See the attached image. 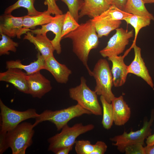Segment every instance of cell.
<instances>
[{"label": "cell", "instance_id": "6da1fadb", "mask_svg": "<svg viewBox=\"0 0 154 154\" xmlns=\"http://www.w3.org/2000/svg\"><path fill=\"white\" fill-rule=\"evenodd\" d=\"M72 41V50L86 68L89 74L92 76V71L88 65L89 53L96 48L99 44L98 35L90 20L80 24L78 27L63 37Z\"/></svg>", "mask_w": 154, "mask_h": 154}, {"label": "cell", "instance_id": "7a4b0ae2", "mask_svg": "<svg viewBox=\"0 0 154 154\" xmlns=\"http://www.w3.org/2000/svg\"><path fill=\"white\" fill-rule=\"evenodd\" d=\"M35 126L34 123L24 122L8 131L5 137L7 148L10 147L13 154H25L27 149L33 143Z\"/></svg>", "mask_w": 154, "mask_h": 154}, {"label": "cell", "instance_id": "3957f363", "mask_svg": "<svg viewBox=\"0 0 154 154\" xmlns=\"http://www.w3.org/2000/svg\"><path fill=\"white\" fill-rule=\"evenodd\" d=\"M94 128V125L92 124L84 125L82 123H78L71 127L67 124L62 127L60 133L48 139V150L55 154L60 149L73 145L78 136Z\"/></svg>", "mask_w": 154, "mask_h": 154}, {"label": "cell", "instance_id": "277c9868", "mask_svg": "<svg viewBox=\"0 0 154 154\" xmlns=\"http://www.w3.org/2000/svg\"><path fill=\"white\" fill-rule=\"evenodd\" d=\"M92 114L90 112L77 104L65 108L55 111L46 110L39 114L35 119V121L34 123L37 125L42 122L49 121L55 125L58 131H60L73 118L84 114Z\"/></svg>", "mask_w": 154, "mask_h": 154}, {"label": "cell", "instance_id": "5b68a950", "mask_svg": "<svg viewBox=\"0 0 154 154\" xmlns=\"http://www.w3.org/2000/svg\"><path fill=\"white\" fill-rule=\"evenodd\" d=\"M96 85L94 91L98 95L102 96L109 103L115 97L112 91L113 85V76L108 61L100 59L95 64L92 71Z\"/></svg>", "mask_w": 154, "mask_h": 154}, {"label": "cell", "instance_id": "8992f818", "mask_svg": "<svg viewBox=\"0 0 154 154\" xmlns=\"http://www.w3.org/2000/svg\"><path fill=\"white\" fill-rule=\"evenodd\" d=\"M70 98L76 101L82 107L96 116L102 115V108L99 104L96 92L88 86L84 77L80 78V84L69 89Z\"/></svg>", "mask_w": 154, "mask_h": 154}, {"label": "cell", "instance_id": "52a82bcc", "mask_svg": "<svg viewBox=\"0 0 154 154\" xmlns=\"http://www.w3.org/2000/svg\"><path fill=\"white\" fill-rule=\"evenodd\" d=\"M154 121V110H152L151 117L149 121H144L142 127L136 131L131 130L127 133L124 131L123 134L110 138L112 145L117 147L121 152L124 153L125 148L130 145L140 144L143 145L144 141L147 138L151 135L152 126Z\"/></svg>", "mask_w": 154, "mask_h": 154}, {"label": "cell", "instance_id": "ba28073f", "mask_svg": "<svg viewBox=\"0 0 154 154\" xmlns=\"http://www.w3.org/2000/svg\"><path fill=\"white\" fill-rule=\"evenodd\" d=\"M0 108L1 121L0 133H6L25 120L31 118L35 119L39 115L33 109L23 111L11 109L5 105L1 99Z\"/></svg>", "mask_w": 154, "mask_h": 154}, {"label": "cell", "instance_id": "9c48e42d", "mask_svg": "<svg viewBox=\"0 0 154 154\" xmlns=\"http://www.w3.org/2000/svg\"><path fill=\"white\" fill-rule=\"evenodd\" d=\"M115 33L110 38L107 46L100 51L104 58L119 55L123 52L128 44L130 38L133 36V30L128 31L122 28L116 29Z\"/></svg>", "mask_w": 154, "mask_h": 154}, {"label": "cell", "instance_id": "30bf717a", "mask_svg": "<svg viewBox=\"0 0 154 154\" xmlns=\"http://www.w3.org/2000/svg\"><path fill=\"white\" fill-rule=\"evenodd\" d=\"M23 17H16L10 14L4 13L0 17V33L10 37H17L20 38L21 36L30 31L23 27Z\"/></svg>", "mask_w": 154, "mask_h": 154}, {"label": "cell", "instance_id": "8fae6325", "mask_svg": "<svg viewBox=\"0 0 154 154\" xmlns=\"http://www.w3.org/2000/svg\"><path fill=\"white\" fill-rule=\"evenodd\" d=\"M65 16V14L55 15L51 22L42 25L41 28L30 31L32 34L36 35L46 34L48 31H52L55 36L51 41L54 50L58 54H60L62 51L60 41L62 38L61 34Z\"/></svg>", "mask_w": 154, "mask_h": 154}, {"label": "cell", "instance_id": "7c38bea8", "mask_svg": "<svg viewBox=\"0 0 154 154\" xmlns=\"http://www.w3.org/2000/svg\"><path fill=\"white\" fill-rule=\"evenodd\" d=\"M40 71L27 75L28 94L33 98H41L52 89L50 81L40 72Z\"/></svg>", "mask_w": 154, "mask_h": 154}, {"label": "cell", "instance_id": "4fadbf2b", "mask_svg": "<svg viewBox=\"0 0 154 154\" xmlns=\"http://www.w3.org/2000/svg\"><path fill=\"white\" fill-rule=\"evenodd\" d=\"M134 52V58L128 66V72L140 77L153 90L154 85L152 78L150 75L141 55V49L136 45H132Z\"/></svg>", "mask_w": 154, "mask_h": 154}, {"label": "cell", "instance_id": "5bb4252c", "mask_svg": "<svg viewBox=\"0 0 154 154\" xmlns=\"http://www.w3.org/2000/svg\"><path fill=\"white\" fill-rule=\"evenodd\" d=\"M27 74L22 70L17 68L7 69L0 73V81L10 83L19 91L28 94Z\"/></svg>", "mask_w": 154, "mask_h": 154}, {"label": "cell", "instance_id": "9a60e30c", "mask_svg": "<svg viewBox=\"0 0 154 154\" xmlns=\"http://www.w3.org/2000/svg\"><path fill=\"white\" fill-rule=\"evenodd\" d=\"M123 56L113 55L108 57L112 63L111 70L113 85L115 87L123 86L125 82L128 74V66L125 63Z\"/></svg>", "mask_w": 154, "mask_h": 154}, {"label": "cell", "instance_id": "2e32d148", "mask_svg": "<svg viewBox=\"0 0 154 154\" xmlns=\"http://www.w3.org/2000/svg\"><path fill=\"white\" fill-rule=\"evenodd\" d=\"M50 72L58 82L66 84L72 71L64 64H60L54 55L45 60L44 69Z\"/></svg>", "mask_w": 154, "mask_h": 154}, {"label": "cell", "instance_id": "e0dca14e", "mask_svg": "<svg viewBox=\"0 0 154 154\" xmlns=\"http://www.w3.org/2000/svg\"><path fill=\"white\" fill-rule=\"evenodd\" d=\"M23 39L33 44L45 60L54 55V49L46 34H38L34 36L29 31L25 34Z\"/></svg>", "mask_w": 154, "mask_h": 154}, {"label": "cell", "instance_id": "ac0fdd59", "mask_svg": "<svg viewBox=\"0 0 154 154\" xmlns=\"http://www.w3.org/2000/svg\"><path fill=\"white\" fill-rule=\"evenodd\" d=\"M111 103L113 107L114 123L118 126L124 125L131 116L130 108L124 101L122 96L115 97Z\"/></svg>", "mask_w": 154, "mask_h": 154}, {"label": "cell", "instance_id": "d6986e66", "mask_svg": "<svg viewBox=\"0 0 154 154\" xmlns=\"http://www.w3.org/2000/svg\"><path fill=\"white\" fill-rule=\"evenodd\" d=\"M84 3L79 13V18L87 16L91 19L101 15L111 5L105 0H83Z\"/></svg>", "mask_w": 154, "mask_h": 154}, {"label": "cell", "instance_id": "ffe728a7", "mask_svg": "<svg viewBox=\"0 0 154 154\" xmlns=\"http://www.w3.org/2000/svg\"><path fill=\"white\" fill-rule=\"evenodd\" d=\"M37 60L28 65H24L19 60L7 61L6 63V69L17 68L25 71L28 75L44 69L45 61L42 55L38 51Z\"/></svg>", "mask_w": 154, "mask_h": 154}, {"label": "cell", "instance_id": "44dd1931", "mask_svg": "<svg viewBox=\"0 0 154 154\" xmlns=\"http://www.w3.org/2000/svg\"><path fill=\"white\" fill-rule=\"evenodd\" d=\"M94 26L99 38L107 36L110 32L118 28L122 23L121 21H110L96 17L90 19Z\"/></svg>", "mask_w": 154, "mask_h": 154}, {"label": "cell", "instance_id": "7402d4cb", "mask_svg": "<svg viewBox=\"0 0 154 154\" xmlns=\"http://www.w3.org/2000/svg\"><path fill=\"white\" fill-rule=\"evenodd\" d=\"M122 10L133 15L147 16L154 21V16L148 11L143 0H127Z\"/></svg>", "mask_w": 154, "mask_h": 154}, {"label": "cell", "instance_id": "603a6c76", "mask_svg": "<svg viewBox=\"0 0 154 154\" xmlns=\"http://www.w3.org/2000/svg\"><path fill=\"white\" fill-rule=\"evenodd\" d=\"M50 15L46 10L39 15L25 16L23 18V27L25 29H30L37 26L47 24L51 22L54 18Z\"/></svg>", "mask_w": 154, "mask_h": 154}, {"label": "cell", "instance_id": "cb8c5ba5", "mask_svg": "<svg viewBox=\"0 0 154 154\" xmlns=\"http://www.w3.org/2000/svg\"><path fill=\"white\" fill-rule=\"evenodd\" d=\"M127 24H130L134 29L135 38L132 45L135 44L138 33L142 28L149 26L151 20L149 17L143 15H133L124 18Z\"/></svg>", "mask_w": 154, "mask_h": 154}, {"label": "cell", "instance_id": "d4e9b609", "mask_svg": "<svg viewBox=\"0 0 154 154\" xmlns=\"http://www.w3.org/2000/svg\"><path fill=\"white\" fill-rule=\"evenodd\" d=\"M35 0H18L15 3L6 8L4 12L6 14H11L13 11L20 7L25 8L27 11V15L36 16L42 14V12L37 10L34 6Z\"/></svg>", "mask_w": 154, "mask_h": 154}, {"label": "cell", "instance_id": "484cf974", "mask_svg": "<svg viewBox=\"0 0 154 154\" xmlns=\"http://www.w3.org/2000/svg\"><path fill=\"white\" fill-rule=\"evenodd\" d=\"M133 15L120 9L114 4L111 5L108 9L96 17L110 21H121Z\"/></svg>", "mask_w": 154, "mask_h": 154}, {"label": "cell", "instance_id": "4316f807", "mask_svg": "<svg viewBox=\"0 0 154 154\" xmlns=\"http://www.w3.org/2000/svg\"><path fill=\"white\" fill-rule=\"evenodd\" d=\"M100 99L103 108L102 123L105 129L108 130L112 127L114 122L113 106L112 103L108 102L102 96H100Z\"/></svg>", "mask_w": 154, "mask_h": 154}, {"label": "cell", "instance_id": "83f0119b", "mask_svg": "<svg viewBox=\"0 0 154 154\" xmlns=\"http://www.w3.org/2000/svg\"><path fill=\"white\" fill-rule=\"evenodd\" d=\"M1 39L0 40V55H9V51L15 52L18 43L14 41L11 37L3 33H0Z\"/></svg>", "mask_w": 154, "mask_h": 154}, {"label": "cell", "instance_id": "f1b7e54d", "mask_svg": "<svg viewBox=\"0 0 154 154\" xmlns=\"http://www.w3.org/2000/svg\"><path fill=\"white\" fill-rule=\"evenodd\" d=\"M80 26L69 11L65 14L61 34L62 38L69 33L75 30Z\"/></svg>", "mask_w": 154, "mask_h": 154}, {"label": "cell", "instance_id": "f546056e", "mask_svg": "<svg viewBox=\"0 0 154 154\" xmlns=\"http://www.w3.org/2000/svg\"><path fill=\"white\" fill-rule=\"evenodd\" d=\"M56 1H61L64 2L67 6L68 11L78 22L79 19V11H80L83 5V0H55Z\"/></svg>", "mask_w": 154, "mask_h": 154}, {"label": "cell", "instance_id": "4dcf8cb0", "mask_svg": "<svg viewBox=\"0 0 154 154\" xmlns=\"http://www.w3.org/2000/svg\"><path fill=\"white\" fill-rule=\"evenodd\" d=\"M75 144V149L77 154H91L94 149V144L89 140L76 141Z\"/></svg>", "mask_w": 154, "mask_h": 154}, {"label": "cell", "instance_id": "1f68e13d", "mask_svg": "<svg viewBox=\"0 0 154 154\" xmlns=\"http://www.w3.org/2000/svg\"><path fill=\"white\" fill-rule=\"evenodd\" d=\"M44 4L47 6L46 11L50 14L55 15L63 14L62 11L56 4L55 0H45Z\"/></svg>", "mask_w": 154, "mask_h": 154}, {"label": "cell", "instance_id": "d6a6232c", "mask_svg": "<svg viewBox=\"0 0 154 154\" xmlns=\"http://www.w3.org/2000/svg\"><path fill=\"white\" fill-rule=\"evenodd\" d=\"M126 154H145L144 147L140 144H135L127 147L125 150Z\"/></svg>", "mask_w": 154, "mask_h": 154}, {"label": "cell", "instance_id": "836d02e7", "mask_svg": "<svg viewBox=\"0 0 154 154\" xmlns=\"http://www.w3.org/2000/svg\"><path fill=\"white\" fill-rule=\"evenodd\" d=\"M107 146L102 141H98L94 144V150L91 154H104L106 151Z\"/></svg>", "mask_w": 154, "mask_h": 154}, {"label": "cell", "instance_id": "e575fe53", "mask_svg": "<svg viewBox=\"0 0 154 154\" xmlns=\"http://www.w3.org/2000/svg\"><path fill=\"white\" fill-rule=\"evenodd\" d=\"M127 1V0H115L114 4L118 8L122 10Z\"/></svg>", "mask_w": 154, "mask_h": 154}, {"label": "cell", "instance_id": "d590c367", "mask_svg": "<svg viewBox=\"0 0 154 154\" xmlns=\"http://www.w3.org/2000/svg\"><path fill=\"white\" fill-rule=\"evenodd\" d=\"M73 145L62 148L57 151L56 154H68L72 149Z\"/></svg>", "mask_w": 154, "mask_h": 154}, {"label": "cell", "instance_id": "8d00e7d4", "mask_svg": "<svg viewBox=\"0 0 154 154\" xmlns=\"http://www.w3.org/2000/svg\"><path fill=\"white\" fill-rule=\"evenodd\" d=\"M145 154H154V145L144 147Z\"/></svg>", "mask_w": 154, "mask_h": 154}, {"label": "cell", "instance_id": "74e56055", "mask_svg": "<svg viewBox=\"0 0 154 154\" xmlns=\"http://www.w3.org/2000/svg\"><path fill=\"white\" fill-rule=\"evenodd\" d=\"M146 139L147 145L151 146L154 145V134L150 135Z\"/></svg>", "mask_w": 154, "mask_h": 154}, {"label": "cell", "instance_id": "f35d334b", "mask_svg": "<svg viewBox=\"0 0 154 154\" xmlns=\"http://www.w3.org/2000/svg\"><path fill=\"white\" fill-rule=\"evenodd\" d=\"M106 2L109 5H111L114 4L115 0H105Z\"/></svg>", "mask_w": 154, "mask_h": 154}, {"label": "cell", "instance_id": "ab89813d", "mask_svg": "<svg viewBox=\"0 0 154 154\" xmlns=\"http://www.w3.org/2000/svg\"><path fill=\"white\" fill-rule=\"evenodd\" d=\"M145 4L154 3V0H143Z\"/></svg>", "mask_w": 154, "mask_h": 154}]
</instances>
